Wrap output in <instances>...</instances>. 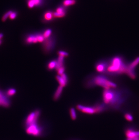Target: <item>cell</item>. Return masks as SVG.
Segmentation results:
<instances>
[{
    "label": "cell",
    "mask_w": 139,
    "mask_h": 140,
    "mask_svg": "<svg viewBox=\"0 0 139 140\" xmlns=\"http://www.w3.org/2000/svg\"><path fill=\"white\" fill-rule=\"evenodd\" d=\"M12 12H13L12 11L10 10V11H9L6 12L3 15V16L2 17V21L3 22H5V21H6V20L8 18V17H9L10 15L12 13Z\"/></svg>",
    "instance_id": "24"
},
{
    "label": "cell",
    "mask_w": 139,
    "mask_h": 140,
    "mask_svg": "<svg viewBox=\"0 0 139 140\" xmlns=\"http://www.w3.org/2000/svg\"></svg>",
    "instance_id": "33"
},
{
    "label": "cell",
    "mask_w": 139,
    "mask_h": 140,
    "mask_svg": "<svg viewBox=\"0 0 139 140\" xmlns=\"http://www.w3.org/2000/svg\"><path fill=\"white\" fill-rule=\"evenodd\" d=\"M54 12L51 10H48L45 12L42 15V20L44 22H51L55 19L54 17Z\"/></svg>",
    "instance_id": "13"
},
{
    "label": "cell",
    "mask_w": 139,
    "mask_h": 140,
    "mask_svg": "<svg viewBox=\"0 0 139 140\" xmlns=\"http://www.w3.org/2000/svg\"><path fill=\"white\" fill-rule=\"evenodd\" d=\"M58 54L60 56H63L64 57H67L68 56L69 54L68 53L64 51H62V50H60L58 52Z\"/></svg>",
    "instance_id": "26"
},
{
    "label": "cell",
    "mask_w": 139,
    "mask_h": 140,
    "mask_svg": "<svg viewBox=\"0 0 139 140\" xmlns=\"http://www.w3.org/2000/svg\"><path fill=\"white\" fill-rule=\"evenodd\" d=\"M4 36V35L3 33H0V40H2V38Z\"/></svg>",
    "instance_id": "29"
},
{
    "label": "cell",
    "mask_w": 139,
    "mask_h": 140,
    "mask_svg": "<svg viewBox=\"0 0 139 140\" xmlns=\"http://www.w3.org/2000/svg\"><path fill=\"white\" fill-rule=\"evenodd\" d=\"M124 117L127 121H132L133 120V117L130 112H126L124 114Z\"/></svg>",
    "instance_id": "23"
},
{
    "label": "cell",
    "mask_w": 139,
    "mask_h": 140,
    "mask_svg": "<svg viewBox=\"0 0 139 140\" xmlns=\"http://www.w3.org/2000/svg\"><path fill=\"white\" fill-rule=\"evenodd\" d=\"M41 113V112L40 109H36L30 112L25 120L24 124L26 127L31 125L38 123V120L40 117Z\"/></svg>",
    "instance_id": "6"
},
{
    "label": "cell",
    "mask_w": 139,
    "mask_h": 140,
    "mask_svg": "<svg viewBox=\"0 0 139 140\" xmlns=\"http://www.w3.org/2000/svg\"><path fill=\"white\" fill-rule=\"evenodd\" d=\"M42 34L45 39L48 38L52 35V30L51 29H46L42 32Z\"/></svg>",
    "instance_id": "21"
},
{
    "label": "cell",
    "mask_w": 139,
    "mask_h": 140,
    "mask_svg": "<svg viewBox=\"0 0 139 140\" xmlns=\"http://www.w3.org/2000/svg\"><path fill=\"white\" fill-rule=\"evenodd\" d=\"M125 134L127 138L133 139L136 136H139V130L134 127H130L126 129Z\"/></svg>",
    "instance_id": "10"
},
{
    "label": "cell",
    "mask_w": 139,
    "mask_h": 140,
    "mask_svg": "<svg viewBox=\"0 0 139 140\" xmlns=\"http://www.w3.org/2000/svg\"><path fill=\"white\" fill-rule=\"evenodd\" d=\"M25 42L27 44H36L38 43L37 33L30 34L26 36Z\"/></svg>",
    "instance_id": "15"
},
{
    "label": "cell",
    "mask_w": 139,
    "mask_h": 140,
    "mask_svg": "<svg viewBox=\"0 0 139 140\" xmlns=\"http://www.w3.org/2000/svg\"><path fill=\"white\" fill-rule=\"evenodd\" d=\"M139 64V57H137L130 63L127 65L125 74L132 80H134L136 78V75L134 70Z\"/></svg>",
    "instance_id": "7"
},
{
    "label": "cell",
    "mask_w": 139,
    "mask_h": 140,
    "mask_svg": "<svg viewBox=\"0 0 139 140\" xmlns=\"http://www.w3.org/2000/svg\"><path fill=\"white\" fill-rule=\"evenodd\" d=\"M57 64V59L52 60L48 62L47 64V68L48 70H52L56 69Z\"/></svg>",
    "instance_id": "17"
},
{
    "label": "cell",
    "mask_w": 139,
    "mask_h": 140,
    "mask_svg": "<svg viewBox=\"0 0 139 140\" xmlns=\"http://www.w3.org/2000/svg\"><path fill=\"white\" fill-rule=\"evenodd\" d=\"M107 67V61H98L95 64V69L98 72L105 74Z\"/></svg>",
    "instance_id": "12"
},
{
    "label": "cell",
    "mask_w": 139,
    "mask_h": 140,
    "mask_svg": "<svg viewBox=\"0 0 139 140\" xmlns=\"http://www.w3.org/2000/svg\"><path fill=\"white\" fill-rule=\"evenodd\" d=\"M133 140H139V136H136L132 139Z\"/></svg>",
    "instance_id": "30"
},
{
    "label": "cell",
    "mask_w": 139,
    "mask_h": 140,
    "mask_svg": "<svg viewBox=\"0 0 139 140\" xmlns=\"http://www.w3.org/2000/svg\"><path fill=\"white\" fill-rule=\"evenodd\" d=\"M103 103L108 108L118 109L125 101L123 92L116 89H104L102 92Z\"/></svg>",
    "instance_id": "1"
},
{
    "label": "cell",
    "mask_w": 139,
    "mask_h": 140,
    "mask_svg": "<svg viewBox=\"0 0 139 140\" xmlns=\"http://www.w3.org/2000/svg\"><path fill=\"white\" fill-rule=\"evenodd\" d=\"M16 93V90L13 88H11L8 90L6 92V95L9 97L13 96Z\"/></svg>",
    "instance_id": "22"
},
{
    "label": "cell",
    "mask_w": 139,
    "mask_h": 140,
    "mask_svg": "<svg viewBox=\"0 0 139 140\" xmlns=\"http://www.w3.org/2000/svg\"><path fill=\"white\" fill-rule=\"evenodd\" d=\"M27 6L30 9L35 7H40L44 4L45 0H27Z\"/></svg>",
    "instance_id": "11"
},
{
    "label": "cell",
    "mask_w": 139,
    "mask_h": 140,
    "mask_svg": "<svg viewBox=\"0 0 139 140\" xmlns=\"http://www.w3.org/2000/svg\"><path fill=\"white\" fill-rule=\"evenodd\" d=\"M0 105L5 107H9L10 105V101L7 96L0 90Z\"/></svg>",
    "instance_id": "14"
},
{
    "label": "cell",
    "mask_w": 139,
    "mask_h": 140,
    "mask_svg": "<svg viewBox=\"0 0 139 140\" xmlns=\"http://www.w3.org/2000/svg\"><path fill=\"white\" fill-rule=\"evenodd\" d=\"M56 38L53 35L45 39L42 43V49L45 54H49L54 50L56 45Z\"/></svg>",
    "instance_id": "4"
},
{
    "label": "cell",
    "mask_w": 139,
    "mask_h": 140,
    "mask_svg": "<svg viewBox=\"0 0 139 140\" xmlns=\"http://www.w3.org/2000/svg\"><path fill=\"white\" fill-rule=\"evenodd\" d=\"M66 8L62 5L56 8L55 12H54V17L55 18H61L66 16Z\"/></svg>",
    "instance_id": "9"
},
{
    "label": "cell",
    "mask_w": 139,
    "mask_h": 140,
    "mask_svg": "<svg viewBox=\"0 0 139 140\" xmlns=\"http://www.w3.org/2000/svg\"><path fill=\"white\" fill-rule=\"evenodd\" d=\"M77 110L81 112L88 115H94L96 114L95 108L94 105L93 106H85V105L78 104L76 106Z\"/></svg>",
    "instance_id": "8"
},
{
    "label": "cell",
    "mask_w": 139,
    "mask_h": 140,
    "mask_svg": "<svg viewBox=\"0 0 139 140\" xmlns=\"http://www.w3.org/2000/svg\"><path fill=\"white\" fill-rule=\"evenodd\" d=\"M63 90V88L62 87L60 86L59 85L58 87V88L56 89V91L55 92L53 95V99L54 101H57L60 99L62 95Z\"/></svg>",
    "instance_id": "16"
},
{
    "label": "cell",
    "mask_w": 139,
    "mask_h": 140,
    "mask_svg": "<svg viewBox=\"0 0 139 140\" xmlns=\"http://www.w3.org/2000/svg\"><path fill=\"white\" fill-rule=\"evenodd\" d=\"M76 3V0H63L62 5L66 8L67 7L74 5Z\"/></svg>",
    "instance_id": "18"
},
{
    "label": "cell",
    "mask_w": 139,
    "mask_h": 140,
    "mask_svg": "<svg viewBox=\"0 0 139 140\" xmlns=\"http://www.w3.org/2000/svg\"><path fill=\"white\" fill-rule=\"evenodd\" d=\"M70 114L72 120H76L77 118L76 111L74 107H70L69 109Z\"/></svg>",
    "instance_id": "20"
},
{
    "label": "cell",
    "mask_w": 139,
    "mask_h": 140,
    "mask_svg": "<svg viewBox=\"0 0 139 140\" xmlns=\"http://www.w3.org/2000/svg\"><path fill=\"white\" fill-rule=\"evenodd\" d=\"M17 15H18V13L17 12H12L10 16V20H14V19H16L17 16Z\"/></svg>",
    "instance_id": "27"
},
{
    "label": "cell",
    "mask_w": 139,
    "mask_h": 140,
    "mask_svg": "<svg viewBox=\"0 0 139 140\" xmlns=\"http://www.w3.org/2000/svg\"><path fill=\"white\" fill-rule=\"evenodd\" d=\"M65 70H66V68H65V66H64L63 67L59 68L56 71H57L58 75H62L64 73Z\"/></svg>",
    "instance_id": "25"
},
{
    "label": "cell",
    "mask_w": 139,
    "mask_h": 140,
    "mask_svg": "<svg viewBox=\"0 0 139 140\" xmlns=\"http://www.w3.org/2000/svg\"><path fill=\"white\" fill-rule=\"evenodd\" d=\"M60 76L62 77L63 79L65 80V82H66L68 84V82H69V80H68V77L67 76V75H66L65 73H64L63 74L61 75Z\"/></svg>",
    "instance_id": "28"
},
{
    "label": "cell",
    "mask_w": 139,
    "mask_h": 140,
    "mask_svg": "<svg viewBox=\"0 0 139 140\" xmlns=\"http://www.w3.org/2000/svg\"><path fill=\"white\" fill-rule=\"evenodd\" d=\"M86 86L88 88L100 86L104 89H116L117 84L109 80L106 76L100 75L94 76L88 79L86 82Z\"/></svg>",
    "instance_id": "3"
},
{
    "label": "cell",
    "mask_w": 139,
    "mask_h": 140,
    "mask_svg": "<svg viewBox=\"0 0 139 140\" xmlns=\"http://www.w3.org/2000/svg\"><path fill=\"white\" fill-rule=\"evenodd\" d=\"M44 126L39 124H34L26 127V132L30 135L40 137L44 134Z\"/></svg>",
    "instance_id": "5"
},
{
    "label": "cell",
    "mask_w": 139,
    "mask_h": 140,
    "mask_svg": "<svg viewBox=\"0 0 139 140\" xmlns=\"http://www.w3.org/2000/svg\"><path fill=\"white\" fill-rule=\"evenodd\" d=\"M56 80L58 82L59 85L60 86L62 87L63 88L66 86L67 84L65 82V80L63 79L62 77L60 75H58L56 76Z\"/></svg>",
    "instance_id": "19"
},
{
    "label": "cell",
    "mask_w": 139,
    "mask_h": 140,
    "mask_svg": "<svg viewBox=\"0 0 139 140\" xmlns=\"http://www.w3.org/2000/svg\"><path fill=\"white\" fill-rule=\"evenodd\" d=\"M126 140H133L132 139H130V138H127Z\"/></svg>",
    "instance_id": "31"
},
{
    "label": "cell",
    "mask_w": 139,
    "mask_h": 140,
    "mask_svg": "<svg viewBox=\"0 0 139 140\" xmlns=\"http://www.w3.org/2000/svg\"><path fill=\"white\" fill-rule=\"evenodd\" d=\"M127 65L120 56H115L107 61V67L105 74L117 75L125 74Z\"/></svg>",
    "instance_id": "2"
},
{
    "label": "cell",
    "mask_w": 139,
    "mask_h": 140,
    "mask_svg": "<svg viewBox=\"0 0 139 140\" xmlns=\"http://www.w3.org/2000/svg\"><path fill=\"white\" fill-rule=\"evenodd\" d=\"M2 40H0V45L2 44Z\"/></svg>",
    "instance_id": "32"
}]
</instances>
